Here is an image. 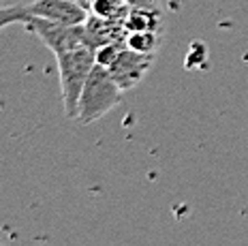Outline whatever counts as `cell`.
Listing matches in <instances>:
<instances>
[{
	"label": "cell",
	"instance_id": "6da1fadb",
	"mask_svg": "<svg viewBox=\"0 0 248 246\" xmlns=\"http://www.w3.org/2000/svg\"><path fill=\"white\" fill-rule=\"evenodd\" d=\"M60 73V92H62V105H64V116L69 120H77V109H79V99L88 77L96 64V52L90 45H79L71 52L56 54Z\"/></svg>",
	"mask_w": 248,
	"mask_h": 246
},
{
	"label": "cell",
	"instance_id": "7a4b0ae2",
	"mask_svg": "<svg viewBox=\"0 0 248 246\" xmlns=\"http://www.w3.org/2000/svg\"><path fill=\"white\" fill-rule=\"evenodd\" d=\"M11 24H22L28 32L37 34L43 41V45L47 49H51L56 54L62 52H71V49L79 47L86 43V34H84V24H62L54 22V19H45L37 17V15H24V13H11L7 7L0 11V26L7 28Z\"/></svg>",
	"mask_w": 248,
	"mask_h": 246
},
{
	"label": "cell",
	"instance_id": "3957f363",
	"mask_svg": "<svg viewBox=\"0 0 248 246\" xmlns=\"http://www.w3.org/2000/svg\"><path fill=\"white\" fill-rule=\"evenodd\" d=\"M122 92L124 90L113 79L111 71L96 62L84 86V92H81L77 122L79 124H92V122L101 120L122 101Z\"/></svg>",
	"mask_w": 248,
	"mask_h": 246
},
{
	"label": "cell",
	"instance_id": "277c9868",
	"mask_svg": "<svg viewBox=\"0 0 248 246\" xmlns=\"http://www.w3.org/2000/svg\"><path fill=\"white\" fill-rule=\"evenodd\" d=\"M11 13H24V15H37V17L54 19L62 24H84L90 9L81 7L71 0H32L26 4H11L7 7Z\"/></svg>",
	"mask_w": 248,
	"mask_h": 246
},
{
	"label": "cell",
	"instance_id": "5b68a950",
	"mask_svg": "<svg viewBox=\"0 0 248 246\" xmlns=\"http://www.w3.org/2000/svg\"><path fill=\"white\" fill-rule=\"evenodd\" d=\"M154 60H156L154 54H139L126 45L124 52L118 56V60L109 66V71L122 90H131L148 75Z\"/></svg>",
	"mask_w": 248,
	"mask_h": 246
},
{
	"label": "cell",
	"instance_id": "8992f818",
	"mask_svg": "<svg viewBox=\"0 0 248 246\" xmlns=\"http://www.w3.org/2000/svg\"><path fill=\"white\" fill-rule=\"evenodd\" d=\"M84 34H86V45H90L94 49H99L107 43H113V41H124L128 37L124 22L105 19L94 13H88L84 22Z\"/></svg>",
	"mask_w": 248,
	"mask_h": 246
},
{
	"label": "cell",
	"instance_id": "52a82bcc",
	"mask_svg": "<svg viewBox=\"0 0 248 246\" xmlns=\"http://www.w3.org/2000/svg\"><path fill=\"white\" fill-rule=\"evenodd\" d=\"M126 32H146V30H163V13L161 9L148 7H131L124 19Z\"/></svg>",
	"mask_w": 248,
	"mask_h": 246
},
{
	"label": "cell",
	"instance_id": "ba28073f",
	"mask_svg": "<svg viewBox=\"0 0 248 246\" xmlns=\"http://www.w3.org/2000/svg\"><path fill=\"white\" fill-rule=\"evenodd\" d=\"M163 30H146V32H128L126 45L139 54H154L161 47Z\"/></svg>",
	"mask_w": 248,
	"mask_h": 246
},
{
	"label": "cell",
	"instance_id": "9c48e42d",
	"mask_svg": "<svg viewBox=\"0 0 248 246\" xmlns=\"http://www.w3.org/2000/svg\"><path fill=\"white\" fill-rule=\"evenodd\" d=\"M128 11H131V4L124 0H92L90 2V13L113 19V22H124Z\"/></svg>",
	"mask_w": 248,
	"mask_h": 246
},
{
	"label": "cell",
	"instance_id": "30bf717a",
	"mask_svg": "<svg viewBox=\"0 0 248 246\" xmlns=\"http://www.w3.org/2000/svg\"><path fill=\"white\" fill-rule=\"evenodd\" d=\"M124 47H126V39L124 41H113V43H107V45H103V47L94 49L96 52V62L109 69V66L118 60V56L124 52Z\"/></svg>",
	"mask_w": 248,
	"mask_h": 246
},
{
	"label": "cell",
	"instance_id": "8fae6325",
	"mask_svg": "<svg viewBox=\"0 0 248 246\" xmlns=\"http://www.w3.org/2000/svg\"><path fill=\"white\" fill-rule=\"evenodd\" d=\"M131 7H148V9H161L158 7V0H124Z\"/></svg>",
	"mask_w": 248,
	"mask_h": 246
},
{
	"label": "cell",
	"instance_id": "7c38bea8",
	"mask_svg": "<svg viewBox=\"0 0 248 246\" xmlns=\"http://www.w3.org/2000/svg\"><path fill=\"white\" fill-rule=\"evenodd\" d=\"M71 2H77V4H81V7L90 9V0H71Z\"/></svg>",
	"mask_w": 248,
	"mask_h": 246
},
{
	"label": "cell",
	"instance_id": "4fadbf2b",
	"mask_svg": "<svg viewBox=\"0 0 248 246\" xmlns=\"http://www.w3.org/2000/svg\"><path fill=\"white\" fill-rule=\"evenodd\" d=\"M90 2H92V0H90Z\"/></svg>",
	"mask_w": 248,
	"mask_h": 246
}]
</instances>
